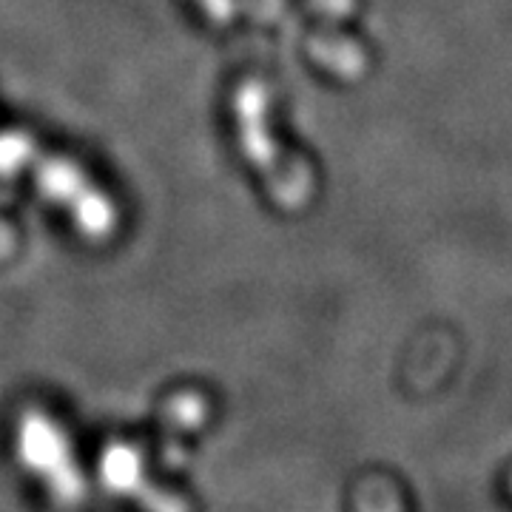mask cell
Returning a JSON list of instances; mask_svg holds the SVG:
<instances>
[{
	"label": "cell",
	"mask_w": 512,
	"mask_h": 512,
	"mask_svg": "<svg viewBox=\"0 0 512 512\" xmlns=\"http://www.w3.org/2000/svg\"><path fill=\"white\" fill-rule=\"evenodd\" d=\"M32 174L37 185L63 208H72L77 225L92 234L106 237L117 225V208L103 191L92 185L77 165L43 154L40 148L15 131H0V174Z\"/></svg>",
	"instance_id": "1"
},
{
	"label": "cell",
	"mask_w": 512,
	"mask_h": 512,
	"mask_svg": "<svg viewBox=\"0 0 512 512\" xmlns=\"http://www.w3.org/2000/svg\"><path fill=\"white\" fill-rule=\"evenodd\" d=\"M265 89L259 83H245L237 92V123L239 137H242V148L248 154V160L271 180V188L282 205H302L308 197V180L305 177H293L288 171H282L279 165V154L276 146L268 140V128H265Z\"/></svg>",
	"instance_id": "2"
}]
</instances>
